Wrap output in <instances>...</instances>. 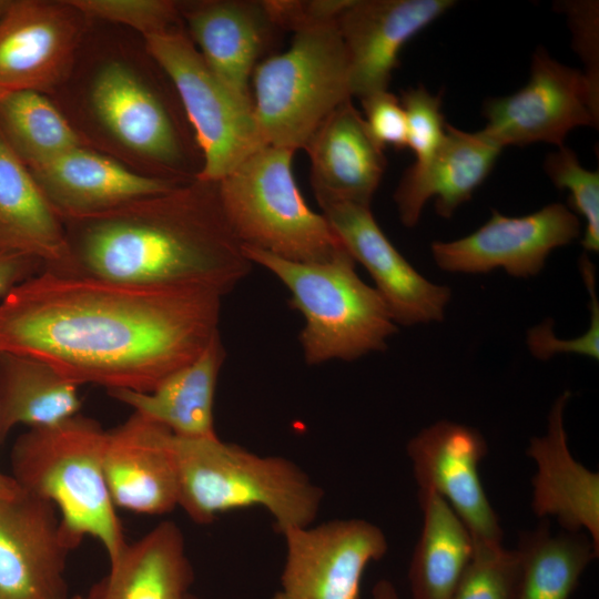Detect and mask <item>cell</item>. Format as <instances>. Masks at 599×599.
Instances as JSON below:
<instances>
[{"label":"cell","instance_id":"ffe728a7","mask_svg":"<svg viewBox=\"0 0 599 599\" xmlns=\"http://www.w3.org/2000/svg\"><path fill=\"white\" fill-rule=\"evenodd\" d=\"M191 40L224 85L253 110L251 79L271 32L262 1L177 2Z\"/></svg>","mask_w":599,"mask_h":599},{"label":"cell","instance_id":"f546056e","mask_svg":"<svg viewBox=\"0 0 599 599\" xmlns=\"http://www.w3.org/2000/svg\"><path fill=\"white\" fill-rule=\"evenodd\" d=\"M0 132L29 169L89 146L47 94L37 91H11L0 98Z\"/></svg>","mask_w":599,"mask_h":599},{"label":"cell","instance_id":"ee69618b","mask_svg":"<svg viewBox=\"0 0 599 599\" xmlns=\"http://www.w3.org/2000/svg\"><path fill=\"white\" fill-rule=\"evenodd\" d=\"M186 599H199V598L190 593Z\"/></svg>","mask_w":599,"mask_h":599},{"label":"cell","instance_id":"7bdbcfd3","mask_svg":"<svg viewBox=\"0 0 599 599\" xmlns=\"http://www.w3.org/2000/svg\"><path fill=\"white\" fill-rule=\"evenodd\" d=\"M68 599H87V597H83L81 595H74V596L69 597Z\"/></svg>","mask_w":599,"mask_h":599},{"label":"cell","instance_id":"4dcf8cb0","mask_svg":"<svg viewBox=\"0 0 599 599\" xmlns=\"http://www.w3.org/2000/svg\"><path fill=\"white\" fill-rule=\"evenodd\" d=\"M544 170L559 190L570 192V210L586 221L581 245L588 252L599 251V173L585 169L577 154L562 145L547 155Z\"/></svg>","mask_w":599,"mask_h":599},{"label":"cell","instance_id":"9c48e42d","mask_svg":"<svg viewBox=\"0 0 599 599\" xmlns=\"http://www.w3.org/2000/svg\"><path fill=\"white\" fill-rule=\"evenodd\" d=\"M481 130L500 146L531 143L564 145L578 126L598 128L599 91L585 73L555 60L545 48L535 50L530 77L517 92L485 102Z\"/></svg>","mask_w":599,"mask_h":599},{"label":"cell","instance_id":"6da1fadb","mask_svg":"<svg viewBox=\"0 0 599 599\" xmlns=\"http://www.w3.org/2000/svg\"><path fill=\"white\" fill-rule=\"evenodd\" d=\"M222 295L47 270L0 302V353L37 358L78 386L151 392L220 333Z\"/></svg>","mask_w":599,"mask_h":599},{"label":"cell","instance_id":"30bf717a","mask_svg":"<svg viewBox=\"0 0 599 599\" xmlns=\"http://www.w3.org/2000/svg\"><path fill=\"white\" fill-rule=\"evenodd\" d=\"M286 557L272 599H357L367 565L388 550L383 530L358 519H334L283 534Z\"/></svg>","mask_w":599,"mask_h":599},{"label":"cell","instance_id":"d4e9b609","mask_svg":"<svg viewBox=\"0 0 599 599\" xmlns=\"http://www.w3.org/2000/svg\"><path fill=\"white\" fill-rule=\"evenodd\" d=\"M193 581L184 535L164 520L126 544L87 599H186Z\"/></svg>","mask_w":599,"mask_h":599},{"label":"cell","instance_id":"1f68e13d","mask_svg":"<svg viewBox=\"0 0 599 599\" xmlns=\"http://www.w3.org/2000/svg\"><path fill=\"white\" fill-rule=\"evenodd\" d=\"M518 573L516 549L501 544L474 547L450 599H514Z\"/></svg>","mask_w":599,"mask_h":599},{"label":"cell","instance_id":"277c9868","mask_svg":"<svg viewBox=\"0 0 599 599\" xmlns=\"http://www.w3.org/2000/svg\"><path fill=\"white\" fill-rule=\"evenodd\" d=\"M105 436L98 422L80 414L29 428L11 448L10 476L22 491L54 506L74 548L92 537L112 561L126 541L103 473Z\"/></svg>","mask_w":599,"mask_h":599},{"label":"cell","instance_id":"52a82bcc","mask_svg":"<svg viewBox=\"0 0 599 599\" xmlns=\"http://www.w3.org/2000/svg\"><path fill=\"white\" fill-rule=\"evenodd\" d=\"M295 151L264 146L216 182L224 215L242 245L300 263L345 251L323 214L305 202L293 173Z\"/></svg>","mask_w":599,"mask_h":599},{"label":"cell","instance_id":"44dd1931","mask_svg":"<svg viewBox=\"0 0 599 599\" xmlns=\"http://www.w3.org/2000/svg\"><path fill=\"white\" fill-rule=\"evenodd\" d=\"M304 150L319 206L344 202L370 207L387 160L351 99L325 119Z\"/></svg>","mask_w":599,"mask_h":599},{"label":"cell","instance_id":"8d00e7d4","mask_svg":"<svg viewBox=\"0 0 599 599\" xmlns=\"http://www.w3.org/2000/svg\"><path fill=\"white\" fill-rule=\"evenodd\" d=\"M361 102L366 128L382 149L387 145L397 150L407 148L406 114L396 95L386 90L364 97Z\"/></svg>","mask_w":599,"mask_h":599},{"label":"cell","instance_id":"d6a6232c","mask_svg":"<svg viewBox=\"0 0 599 599\" xmlns=\"http://www.w3.org/2000/svg\"><path fill=\"white\" fill-rule=\"evenodd\" d=\"M88 20L120 23L142 37L166 31L182 23L179 3L170 0H70Z\"/></svg>","mask_w":599,"mask_h":599},{"label":"cell","instance_id":"ba28073f","mask_svg":"<svg viewBox=\"0 0 599 599\" xmlns=\"http://www.w3.org/2000/svg\"><path fill=\"white\" fill-rule=\"evenodd\" d=\"M143 40L148 53L174 85L193 128L202 154L195 179L216 183L263 148L253 110L213 72L182 23Z\"/></svg>","mask_w":599,"mask_h":599},{"label":"cell","instance_id":"f6af8a7d","mask_svg":"<svg viewBox=\"0 0 599 599\" xmlns=\"http://www.w3.org/2000/svg\"><path fill=\"white\" fill-rule=\"evenodd\" d=\"M6 93L8 92L0 89V98L3 97Z\"/></svg>","mask_w":599,"mask_h":599},{"label":"cell","instance_id":"836d02e7","mask_svg":"<svg viewBox=\"0 0 599 599\" xmlns=\"http://www.w3.org/2000/svg\"><path fill=\"white\" fill-rule=\"evenodd\" d=\"M399 101L407 120V148L415 154L412 166L422 167L434 158L446 134L441 93L433 94L418 85L405 90Z\"/></svg>","mask_w":599,"mask_h":599},{"label":"cell","instance_id":"f1b7e54d","mask_svg":"<svg viewBox=\"0 0 599 599\" xmlns=\"http://www.w3.org/2000/svg\"><path fill=\"white\" fill-rule=\"evenodd\" d=\"M516 550L519 573L514 599H569L599 552L580 531L552 534L541 525L522 534Z\"/></svg>","mask_w":599,"mask_h":599},{"label":"cell","instance_id":"9a60e30c","mask_svg":"<svg viewBox=\"0 0 599 599\" xmlns=\"http://www.w3.org/2000/svg\"><path fill=\"white\" fill-rule=\"evenodd\" d=\"M72 549L52 504L22 490L0 497V599H68Z\"/></svg>","mask_w":599,"mask_h":599},{"label":"cell","instance_id":"ac0fdd59","mask_svg":"<svg viewBox=\"0 0 599 599\" xmlns=\"http://www.w3.org/2000/svg\"><path fill=\"white\" fill-rule=\"evenodd\" d=\"M102 467L114 507L164 515L179 504L173 434L136 413L106 430Z\"/></svg>","mask_w":599,"mask_h":599},{"label":"cell","instance_id":"484cf974","mask_svg":"<svg viewBox=\"0 0 599 599\" xmlns=\"http://www.w3.org/2000/svg\"><path fill=\"white\" fill-rule=\"evenodd\" d=\"M0 250L35 257L51 272L62 266L67 255L62 219L1 132Z\"/></svg>","mask_w":599,"mask_h":599},{"label":"cell","instance_id":"7a4b0ae2","mask_svg":"<svg viewBox=\"0 0 599 599\" xmlns=\"http://www.w3.org/2000/svg\"><path fill=\"white\" fill-rule=\"evenodd\" d=\"M63 223L67 255L53 273L134 286H195L223 296L252 268L216 183L195 177L166 193Z\"/></svg>","mask_w":599,"mask_h":599},{"label":"cell","instance_id":"f35d334b","mask_svg":"<svg viewBox=\"0 0 599 599\" xmlns=\"http://www.w3.org/2000/svg\"><path fill=\"white\" fill-rule=\"evenodd\" d=\"M43 270V263L35 257L0 250V298Z\"/></svg>","mask_w":599,"mask_h":599},{"label":"cell","instance_id":"7402d4cb","mask_svg":"<svg viewBox=\"0 0 599 599\" xmlns=\"http://www.w3.org/2000/svg\"><path fill=\"white\" fill-rule=\"evenodd\" d=\"M502 149L481 130L467 132L447 123L444 141L434 158L422 167L410 165L395 190L394 201L402 223L414 227L432 197L436 213L451 217L489 175Z\"/></svg>","mask_w":599,"mask_h":599},{"label":"cell","instance_id":"4fadbf2b","mask_svg":"<svg viewBox=\"0 0 599 599\" xmlns=\"http://www.w3.org/2000/svg\"><path fill=\"white\" fill-rule=\"evenodd\" d=\"M87 21L70 0H12L0 20V89L47 94L62 84Z\"/></svg>","mask_w":599,"mask_h":599},{"label":"cell","instance_id":"ab89813d","mask_svg":"<svg viewBox=\"0 0 599 599\" xmlns=\"http://www.w3.org/2000/svg\"><path fill=\"white\" fill-rule=\"evenodd\" d=\"M372 599H399L394 585L386 579L377 581L372 591Z\"/></svg>","mask_w":599,"mask_h":599},{"label":"cell","instance_id":"83f0119b","mask_svg":"<svg viewBox=\"0 0 599 599\" xmlns=\"http://www.w3.org/2000/svg\"><path fill=\"white\" fill-rule=\"evenodd\" d=\"M423 527L408 570L413 599H450L471 559L473 539L440 496L419 490Z\"/></svg>","mask_w":599,"mask_h":599},{"label":"cell","instance_id":"d6986e66","mask_svg":"<svg viewBox=\"0 0 599 599\" xmlns=\"http://www.w3.org/2000/svg\"><path fill=\"white\" fill-rule=\"evenodd\" d=\"M30 171L62 221L103 213L187 182L136 172L89 146Z\"/></svg>","mask_w":599,"mask_h":599},{"label":"cell","instance_id":"4316f807","mask_svg":"<svg viewBox=\"0 0 599 599\" xmlns=\"http://www.w3.org/2000/svg\"><path fill=\"white\" fill-rule=\"evenodd\" d=\"M79 387L42 361L0 353V444L19 425L50 427L78 415Z\"/></svg>","mask_w":599,"mask_h":599},{"label":"cell","instance_id":"603a6c76","mask_svg":"<svg viewBox=\"0 0 599 599\" xmlns=\"http://www.w3.org/2000/svg\"><path fill=\"white\" fill-rule=\"evenodd\" d=\"M569 398L566 390L555 400L547 433L534 437L527 449L537 464L531 508L540 518H556L566 531L586 530L599 551V475L578 463L568 448L564 410Z\"/></svg>","mask_w":599,"mask_h":599},{"label":"cell","instance_id":"e575fe53","mask_svg":"<svg viewBox=\"0 0 599 599\" xmlns=\"http://www.w3.org/2000/svg\"><path fill=\"white\" fill-rule=\"evenodd\" d=\"M579 268L590 296L589 328L578 337L561 339L555 335L550 319L531 327L527 335V344L530 353L538 359L546 361L561 353H573L599 359V301L596 291V273L591 260L586 254L579 260Z\"/></svg>","mask_w":599,"mask_h":599},{"label":"cell","instance_id":"2e32d148","mask_svg":"<svg viewBox=\"0 0 599 599\" xmlns=\"http://www.w3.org/2000/svg\"><path fill=\"white\" fill-rule=\"evenodd\" d=\"M321 207L345 250L374 280L397 325L444 319L450 288L430 282L413 267L382 231L370 207L344 202Z\"/></svg>","mask_w":599,"mask_h":599},{"label":"cell","instance_id":"3957f363","mask_svg":"<svg viewBox=\"0 0 599 599\" xmlns=\"http://www.w3.org/2000/svg\"><path fill=\"white\" fill-rule=\"evenodd\" d=\"M173 449L177 506L199 525L212 524L233 509L261 507L283 535L311 526L319 512L324 490L288 458L260 456L217 435H173Z\"/></svg>","mask_w":599,"mask_h":599},{"label":"cell","instance_id":"8992f818","mask_svg":"<svg viewBox=\"0 0 599 599\" xmlns=\"http://www.w3.org/2000/svg\"><path fill=\"white\" fill-rule=\"evenodd\" d=\"M261 145L304 149L351 99L349 62L336 20L294 33L290 48L255 67L251 90Z\"/></svg>","mask_w":599,"mask_h":599},{"label":"cell","instance_id":"cb8c5ba5","mask_svg":"<svg viewBox=\"0 0 599 599\" xmlns=\"http://www.w3.org/2000/svg\"><path fill=\"white\" fill-rule=\"evenodd\" d=\"M225 354L217 333L195 359L170 374L151 392L109 389L108 394L174 436H216L213 407Z\"/></svg>","mask_w":599,"mask_h":599},{"label":"cell","instance_id":"60d3db41","mask_svg":"<svg viewBox=\"0 0 599 599\" xmlns=\"http://www.w3.org/2000/svg\"><path fill=\"white\" fill-rule=\"evenodd\" d=\"M20 490L14 479L0 470V497L13 496Z\"/></svg>","mask_w":599,"mask_h":599},{"label":"cell","instance_id":"b9f144b4","mask_svg":"<svg viewBox=\"0 0 599 599\" xmlns=\"http://www.w3.org/2000/svg\"><path fill=\"white\" fill-rule=\"evenodd\" d=\"M11 3H12V0H0V20L4 17L7 11L9 10Z\"/></svg>","mask_w":599,"mask_h":599},{"label":"cell","instance_id":"5b68a950","mask_svg":"<svg viewBox=\"0 0 599 599\" xmlns=\"http://www.w3.org/2000/svg\"><path fill=\"white\" fill-rule=\"evenodd\" d=\"M243 252L288 290L290 306L305 321L300 342L308 365L382 352L397 332L383 297L362 281L346 250L325 263L293 262L245 245Z\"/></svg>","mask_w":599,"mask_h":599},{"label":"cell","instance_id":"d590c367","mask_svg":"<svg viewBox=\"0 0 599 599\" xmlns=\"http://www.w3.org/2000/svg\"><path fill=\"white\" fill-rule=\"evenodd\" d=\"M566 16L573 50L585 64V75L599 91V3L595 0H568L556 3Z\"/></svg>","mask_w":599,"mask_h":599},{"label":"cell","instance_id":"7c38bea8","mask_svg":"<svg viewBox=\"0 0 599 599\" xmlns=\"http://www.w3.org/2000/svg\"><path fill=\"white\" fill-rule=\"evenodd\" d=\"M578 216L551 203L524 216L496 210L475 232L450 242L436 241L430 251L437 266L449 273L481 274L502 268L515 277L541 272L549 254L580 235Z\"/></svg>","mask_w":599,"mask_h":599},{"label":"cell","instance_id":"74e56055","mask_svg":"<svg viewBox=\"0 0 599 599\" xmlns=\"http://www.w3.org/2000/svg\"><path fill=\"white\" fill-rule=\"evenodd\" d=\"M351 0H265L262 4L275 28L294 33L335 21Z\"/></svg>","mask_w":599,"mask_h":599},{"label":"cell","instance_id":"e0dca14e","mask_svg":"<svg viewBox=\"0 0 599 599\" xmlns=\"http://www.w3.org/2000/svg\"><path fill=\"white\" fill-rule=\"evenodd\" d=\"M453 0H351L336 23L349 62L351 97L386 91L399 52L455 6Z\"/></svg>","mask_w":599,"mask_h":599},{"label":"cell","instance_id":"8fae6325","mask_svg":"<svg viewBox=\"0 0 599 599\" xmlns=\"http://www.w3.org/2000/svg\"><path fill=\"white\" fill-rule=\"evenodd\" d=\"M87 102L95 123L124 152L167 177L192 180L181 174L184 145L170 110L132 67L120 60L100 65Z\"/></svg>","mask_w":599,"mask_h":599},{"label":"cell","instance_id":"5bb4252c","mask_svg":"<svg viewBox=\"0 0 599 599\" xmlns=\"http://www.w3.org/2000/svg\"><path fill=\"white\" fill-rule=\"evenodd\" d=\"M406 450L419 490L446 500L467 528L474 547L501 544L499 519L479 476V464L488 451L479 430L439 420L415 435Z\"/></svg>","mask_w":599,"mask_h":599}]
</instances>
